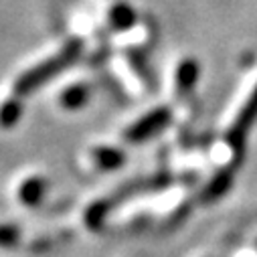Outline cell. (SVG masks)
<instances>
[{
	"instance_id": "cell-1",
	"label": "cell",
	"mask_w": 257,
	"mask_h": 257,
	"mask_svg": "<svg viewBox=\"0 0 257 257\" xmlns=\"http://www.w3.org/2000/svg\"><path fill=\"white\" fill-rule=\"evenodd\" d=\"M81 53V43L79 41H71L63 47L55 57H49L47 61H43L41 65L25 71L17 83H15V91L17 95H27L39 87H43L47 81H51L55 75H59L63 69H67L73 65V61L79 57Z\"/></svg>"
},
{
	"instance_id": "cell-2",
	"label": "cell",
	"mask_w": 257,
	"mask_h": 257,
	"mask_svg": "<svg viewBox=\"0 0 257 257\" xmlns=\"http://www.w3.org/2000/svg\"><path fill=\"white\" fill-rule=\"evenodd\" d=\"M170 117H172V113H170V109H168V107H158V109H154V111L146 113V115H144V117H140L134 125L127 127V132H125V140H127V142L138 144V142H144V140H148V138L156 136L158 132H162L164 127L168 125Z\"/></svg>"
},
{
	"instance_id": "cell-3",
	"label": "cell",
	"mask_w": 257,
	"mask_h": 257,
	"mask_svg": "<svg viewBox=\"0 0 257 257\" xmlns=\"http://www.w3.org/2000/svg\"><path fill=\"white\" fill-rule=\"evenodd\" d=\"M257 119V87L253 89L251 97L247 99V103L243 105L241 113L237 115V119L233 121L231 125V130L227 134V140L233 148H241L243 142H245V136L249 132V127L253 125V121Z\"/></svg>"
},
{
	"instance_id": "cell-4",
	"label": "cell",
	"mask_w": 257,
	"mask_h": 257,
	"mask_svg": "<svg viewBox=\"0 0 257 257\" xmlns=\"http://www.w3.org/2000/svg\"><path fill=\"white\" fill-rule=\"evenodd\" d=\"M43 195H45V180L35 176V178H29L27 182H23L21 190H19V199L29 205V207H35L43 201Z\"/></svg>"
},
{
	"instance_id": "cell-5",
	"label": "cell",
	"mask_w": 257,
	"mask_h": 257,
	"mask_svg": "<svg viewBox=\"0 0 257 257\" xmlns=\"http://www.w3.org/2000/svg\"><path fill=\"white\" fill-rule=\"evenodd\" d=\"M231 184H233V172H231V170L219 172V174L209 182V186L205 188L203 201H217V199H221L225 192L229 190Z\"/></svg>"
},
{
	"instance_id": "cell-6",
	"label": "cell",
	"mask_w": 257,
	"mask_h": 257,
	"mask_svg": "<svg viewBox=\"0 0 257 257\" xmlns=\"http://www.w3.org/2000/svg\"><path fill=\"white\" fill-rule=\"evenodd\" d=\"M93 160L99 168L103 170H111V168H117L123 164V152L117 150V148H97L93 152Z\"/></svg>"
},
{
	"instance_id": "cell-7",
	"label": "cell",
	"mask_w": 257,
	"mask_h": 257,
	"mask_svg": "<svg viewBox=\"0 0 257 257\" xmlns=\"http://www.w3.org/2000/svg\"><path fill=\"white\" fill-rule=\"evenodd\" d=\"M197 79H199V65L195 61H184V63H180V67H178V71H176V83H178V87L180 89H190L192 85L197 83Z\"/></svg>"
},
{
	"instance_id": "cell-8",
	"label": "cell",
	"mask_w": 257,
	"mask_h": 257,
	"mask_svg": "<svg viewBox=\"0 0 257 257\" xmlns=\"http://www.w3.org/2000/svg\"><path fill=\"white\" fill-rule=\"evenodd\" d=\"M109 21H111V27H113V29H117V31H125V29H130V27L136 23V13H134L130 7L119 5V7L111 9Z\"/></svg>"
},
{
	"instance_id": "cell-9",
	"label": "cell",
	"mask_w": 257,
	"mask_h": 257,
	"mask_svg": "<svg viewBox=\"0 0 257 257\" xmlns=\"http://www.w3.org/2000/svg\"><path fill=\"white\" fill-rule=\"evenodd\" d=\"M87 87H83V85H73V87H69V89H65L63 91V95H61V105L63 107H67V109H77V107H81L85 101H87Z\"/></svg>"
},
{
	"instance_id": "cell-10",
	"label": "cell",
	"mask_w": 257,
	"mask_h": 257,
	"mask_svg": "<svg viewBox=\"0 0 257 257\" xmlns=\"http://www.w3.org/2000/svg\"><path fill=\"white\" fill-rule=\"evenodd\" d=\"M23 115V105L17 99L7 101L3 107H0V127H11L15 125Z\"/></svg>"
},
{
	"instance_id": "cell-11",
	"label": "cell",
	"mask_w": 257,
	"mask_h": 257,
	"mask_svg": "<svg viewBox=\"0 0 257 257\" xmlns=\"http://www.w3.org/2000/svg\"><path fill=\"white\" fill-rule=\"evenodd\" d=\"M107 211H109V205H107V203H95V205L87 211V215H85L87 225H89L91 229H99V227L103 225L105 217H107Z\"/></svg>"
},
{
	"instance_id": "cell-12",
	"label": "cell",
	"mask_w": 257,
	"mask_h": 257,
	"mask_svg": "<svg viewBox=\"0 0 257 257\" xmlns=\"http://www.w3.org/2000/svg\"><path fill=\"white\" fill-rule=\"evenodd\" d=\"M21 241V229L15 225H0V247H15Z\"/></svg>"
}]
</instances>
